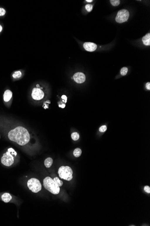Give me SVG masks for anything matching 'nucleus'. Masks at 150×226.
<instances>
[{
    "mask_svg": "<svg viewBox=\"0 0 150 226\" xmlns=\"http://www.w3.org/2000/svg\"><path fill=\"white\" fill-rule=\"evenodd\" d=\"M8 138L11 141L16 142L19 145L23 146L29 142L30 134L25 128L18 127L12 129L8 133Z\"/></svg>",
    "mask_w": 150,
    "mask_h": 226,
    "instance_id": "1",
    "label": "nucleus"
},
{
    "mask_svg": "<svg viewBox=\"0 0 150 226\" xmlns=\"http://www.w3.org/2000/svg\"><path fill=\"white\" fill-rule=\"evenodd\" d=\"M43 185L47 190L53 194L57 195L59 193L60 187L50 177H46L44 179Z\"/></svg>",
    "mask_w": 150,
    "mask_h": 226,
    "instance_id": "2",
    "label": "nucleus"
},
{
    "mask_svg": "<svg viewBox=\"0 0 150 226\" xmlns=\"http://www.w3.org/2000/svg\"><path fill=\"white\" fill-rule=\"evenodd\" d=\"M58 172L61 178L69 181L72 180L73 178V171L69 167H61L59 168Z\"/></svg>",
    "mask_w": 150,
    "mask_h": 226,
    "instance_id": "3",
    "label": "nucleus"
},
{
    "mask_svg": "<svg viewBox=\"0 0 150 226\" xmlns=\"http://www.w3.org/2000/svg\"><path fill=\"white\" fill-rule=\"evenodd\" d=\"M28 187L33 192L38 193L42 190V185L39 180L36 178H33L28 180Z\"/></svg>",
    "mask_w": 150,
    "mask_h": 226,
    "instance_id": "4",
    "label": "nucleus"
},
{
    "mask_svg": "<svg viewBox=\"0 0 150 226\" xmlns=\"http://www.w3.org/2000/svg\"><path fill=\"white\" fill-rule=\"evenodd\" d=\"M129 16V11L127 10L123 9L119 11L118 12L115 20L117 22L119 23H122L126 22Z\"/></svg>",
    "mask_w": 150,
    "mask_h": 226,
    "instance_id": "5",
    "label": "nucleus"
},
{
    "mask_svg": "<svg viewBox=\"0 0 150 226\" xmlns=\"http://www.w3.org/2000/svg\"><path fill=\"white\" fill-rule=\"evenodd\" d=\"M1 163L6 166H11L14 162L13 156L9 152H7L3 154L1 158Z\"/></svg>",
    "mask_w": 150,
    "mask_h": 226,
    "instance_id": "6",
    "label": "nucleus"
},
{
    "mask_svg": "<svg viewBox=\"0 0 150 226\" xmlns=\"http://www.w3.org/2000/svg\"><path fill=\"white\" fill-rule=\"evenodd\" d=\"M32 96L34 99L40 100L43 98L44 94L40 89L34 88L32 92Z\"/></svg>",
    "mask_w": 150,
    "mask_h": 226,
    "instance_id": "7",
    "label": "nucleus"
},
{
    "mask_svg": "<svg viewBox=\"0 0 150 226\" xmlns=\"http://www.w3.org/2000/svg\"><path fill=\"white\" fill-rule=\"evenodd\" d=\"M73 79L78 84L83 83L86 80V76L81 72L76 73L73 75Z\"/></svg>",
    "mask_w": 150,
    "mask_h": 226,
    "instance_id": "8",
    "label": "nucleus"
},
{
    "mask_svg": "<svg viewBox=\"0 0 150 226\" xmlns=\"http://www.w3.org/2000/svg\"><path fill=\"white\" fill-rule=\"evenodd\" d=\"M84 49L88 51H93L96 49L97 48V46L94 43H91V42H86L83 45Z\"/></svg>",
    "mask_w": 150,
    "mask_h": 226,
    "instance_id": "9",
    "label": "nucleus"
},
{
    "mask_svg": "<svg viewBox=\"0 0 150 226\" xmlns=\"http://www.w3.org/2000/svg\"><path fill=\"white\" fill-rule=\"evenodd\" d=\"M12 96V93L9 90H7L5 91L4 94V100L6 102L9 101L11 100Z\"/></svg>",
    "mask_w": 150,
    "mask_h": 226,
    "instance_id": "10",
    "label": "nucleus"
},
{
    "mask_svg": "<svg viewBox=\"0 0 150 226\" xmlns=\"http://www.w3.org/2000/svg\"><path fill=\"white\" fill-rule=\"evenodd\" d=\"M1 199L5 203H8L12 199V196L8 193H5L1 196Z\"/></svg>",
    "mask_w": 150,
    "mask_h": 226,
    "instance_id": "11",
    "label": "nucleus"
},
{
    "mask_svg": "<svg viewBox=\"0 0 150 226\" xmlns=\"http://www.w3.org/2000/svg\"><path fill=\"white\" fill-rule=\"evenodd\" d=\"M142 42L145 45L149 46L150 45V34H146L142 39Z\"/></svg>",
    "mask_w": 150,
    "mask_h": 226,
    "instance_id": "12",
    "label": "nucleus"
},
{
    "mask_svg": "<svg viewBox=\"0 0 150 226\" xmlns=\"http://www.w3.org/2000/svg\"><path fill=\"white\" fill-rule=\"evenodd\" d=\"M53 162V160L52 158H51V157H48L45 161V165L47 168H49L52 166Z\"/></svg>",
    "mask_w": 150,
    "mask_h": 226,
    "instance_id": "13",
    "label": "nucleus"
},
{
    "mask_svg": "<svg viewBox=\"0 0 150 226\" xmlns=\"http://www.w3.org/2000/svg\"><path fill=\"white\" fill-rule=\"evenodd\" d=\"M81 150L79 148H76L74 150L73 155L75 157H79L81 154Z\"/></svg>",
    "mask_w": 150,
    "mask_h": 226,
    "instance_id": "14",
    "label": "nucleus"
},
{
    "mask_svg": "<svg viewBox=\"0 0 150 226\" xmlns=\"http://www.w3.org/2000/svg\"><path fill=\"white\" fill-rule=\"evenodd\" d=\"M71 138L73 140L76 141V140H78L79 138H80V135H79V134L77 132H73L72 133L71 135Z\"/></svg>",
    "mask_w": 150,
    "mask_h": 226,
    "instance_id": "15",
    "label": "nucleus"
},
{
    "mask_svg": "<svg viewBox=\"0 0 150 226\" xmlns=\"http://www.w3.org/2000/svg\"><path fill=\"white\" fill-rule=\"evenodd\" d=\"M53 180H54V182H55L58 185L59 187H62V186H63V182H62V181H61V180L59 179V178L57 177L54 178Z\"/></svg>",
    "mask_w": 150,
    "mask_h": 226,
    "instance_id": "16",
    "label": "nucleus"
},
{
    "mask_svg": "<svg viewBox=\"0 0 150 226\" xmlns=\"http://www.w3.org/2000/svg\"><path fill=\"white\" fill-rule=\"evenodd\" d=\"M21 72L20 71H17V72H15L13 74V77L14 78L17 79L18 78H20V77H21Z\"/></svg>",
    "mask_w": 150,
    "mask_h": 226,
    "instance_id": "17",
    "label": "nucleus"
},
{
    "mask_svg": "<svg viewBox=\"0 0 150 226\" xmlns=\"http://www.w3.org/2000/svg\"><path fill=\"white\" fill-rule=\"evenodd\" d=\"M128 71V68L126 67H124L120 70V74H121V75L124 76L127 74Z\"/></svg>",
    "mask_w": 150,
    "mask_h": 226,
    "instance_id": "18",
    "label": "nucleus"
},
{
    "mask_svg": "<svg viewBox=\"0 0 150 226\" xmlns=\"http://www.w3.org/2000/svg\"><path fill=\"white\" fill-rule=\"evenodd\" d=\"M111 4L113 6H117L120 3V1L119 0H111L110 1Z\"/></svg>",
    "mask_w": 150,
    "mask_h": 226,
    "instance_id": "19",
    "label": "nucleus"
},
{
    "mask_svg": "<svg viewBox=\"0 0 150 226\" xmlns=\"http://www.w3.org/2000/svg\"><path fill=\"white\" fill-rule=\"evenodd\" d=\"M93 5H90V4H87V5L86 6V9L87 10L88 12H91L92 10H93Z\"/></svg>",
    "mask_w": 150,
    "mask_h": 226,
    "instance_id": "20",
    "label": "nucleus"
},
{
    "mask_svg": "<svg viewBox=\"0 0 150 226\" xmlns=\"http://www.w3.org/2000/svg\"><path fill=\"white\" fill-rule=\"evenodd\" d=\"M8 152H10L11 154L12 155H14L15 156H16L17 155V153L15 151V150L13 149L12 148H10V149H8Z\"/></svg>",
    "mask_w": 150,
    "mask_h": 226,
    "instance_id": "21",
    "label": "nucleus"
},
{
    "mask_svg": "<svg viewBox=\"0 0 150 226\" xmlns=\"http://www.w3.org/2000/svg\"><path fill=\"white\" fill-rule=\"evenodd\" d=\"M107 129V127L104 125V126H102L99 128V132H106Z\"/></svg>",
    "mask_w": 150,
    "mask_h": 226,
    "instance_id": "22",
    "label": "nucleus"
},
{
    "mask_svg": "<svg viewBox=\"0 0 150 226\" xmlns=\"http://www.w3.org/2000/svg\"><path fill=\"white\" fill-rule=\"evenodd\" d=\"M144 190L147 193H150V187L149 186H145L144 187Z\"/></svg>",
    "mask_w": 150,
    "mask_h": 226,
    "instance_id": "23",
    "label": "nucleus"
},
{
    "mask_svg": "<svg viewBox=\"0 0 150 226\" xmlns=\"http://www.w3.org/2000/svg\"><path fill=\"white\" fill-rule=\"evenodd\" d=\"M6 13V11L3 8H0V16H3Z\"/></svg>",
    "mask_w": 150,
    "mask_h": 226,
    "instance_id": "24",
    "label": "nucleus"
},
{
    "mask_svg": "<svg viewBox=\"0 0 150 226\" xmlns=\"http://www.w3.org/2000/svg\"><path fill=\"white\" fill-rule=\"evenodd\" d=\"M62 99H64V100H65V102H67V97L65 95L62 96Z\"/></svg>",
    "mask_w": 150,
    "mask_h": 226,
    "instance_id": "25",
    "label": "nucleus"
},
{
    "mask_svg": "<svg viewBox=\"0 0 150 226\" xmlns=\"http://www.w3.org/2000/svg\"><path fill=\"white\" fill-rule=\"evenodd\" d=\"M146 88L148 89V90H150V82H148L146 84Z\"/></svg>",
    "mask_w": 150,
    "mask_h": 226,
    "instance_id": "26",
    "label": "nucleus"
},
{
    "mask_svg": "<svg viewBox=\"0 0 150 226\" xmlns=\"http://www.w3.org/2000/svg\"><path fill=\"white\" fill-rule=\"evenodd\" d=\"M59 107H61L62 108H64L65 107V105L64 104H62V105H59Z\"/></svg>",
    "mask_w": 150,
    "mask_h": 226,
    "instance_id": "27",
    "label": "nucleus"
},
{
    "mask_svg": "<svg viewBox=\"0 0 150 226\" xmlns=\"http://www.w3.org/2000/svg\"><path fill=\"white\" fill-rule=\"evenodd\" d=\"M86 1L88 2H91L93 1L92 0H86Z\"/></svg>",
    "mask_w": 150,
    "mask_h": 226,
    "instance_id": "28",
    "label": "nucleus"
},
{
    "mask_svg": "<svg viewBox=\"0 0 150 226\" xmlns=\"http://www.w3.org/2000/svg\"><path fill=\"white\" fill-rule=\"evenodd\" d=\"M2 27H1V25H0V32L2 31Z\"/></svg>",
    "mask_w": 150,
    "mask_h": 226,
    "instance_id": "29",
    "label": "nucleus"
},
{
    "mask_svg": "<svg viewBox=\"0 0 150 226\" xmlns=\"http://www.w3.org/2000/svg\"><path fill=\"white\" fill-rule=\"evenodd\" d=\"M37 87H39V85H38H38H37Z\"/></svg>",
    "mask_w": 150,
    "mask_h": 226,
    "instance_id": "30",
    "label": "nucleus"
}]
</instances>
